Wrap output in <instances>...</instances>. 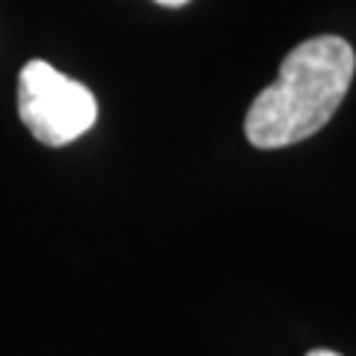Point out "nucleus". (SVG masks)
Listing matches in <instances>:
<instances>
[{"label":"nucleus","mask_w":356,"mask_h":356,"mask_svg":"<svg viewBox=\"0 0 356 356\" xmlns=\"http://www.w3.org/2000/svg\"><path fill=\"white\" fill-rule=\"evenodd\" d=\"M356 72V54L339 36H318L288 54L280 77L250 104L247 140L255 149H285L332 119Z\"/></svg>","instance_id":"nucleus-1"},{"label":"nucleus","mask_w":356,"mask_h":356,"mask_svg":"<svg viewBox=\"0 0 356 356\" xmlns=\"http://www.w3.org/2000/svg\"><path fill=\"white\" fill-rule=\"evenodd\" d=\"M18 116L44 146H69L95 125L98 104L83 83L44 60H30L18 74Z\"/></svg>","instance_id":"nucleus-2"},{"label":"nucleus","mask_w":356,"mask_h":356,"mask_svg":"<svg viewBox=\"0 0 356 356\" xmlns=\"http://www.w3.org/2000/svg\"><path fill=\"white\" fill-rule=\"evenodd\" d=\"M306 356H341V353H336V350H327V348H315V350H309Z\"/></svg>","instance_id":"nucleus-3"},{"label":"nucleus","mask_w":356,"mask_h":356,"mask_svg":"<svg viewBox=\"0 0 356 356\" xmlns=\"http://www.w3.org/2000/svg\"><path fill=\"white\" fill-rule=\"evenodd\" d=\"M154 3H161V6H184L187 0H154Z\"/></svg>","instance_id":"nucleus-4"}]
</instances>
